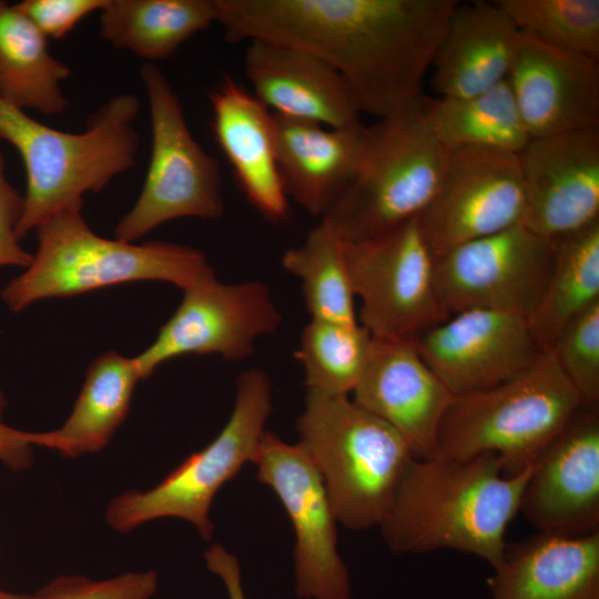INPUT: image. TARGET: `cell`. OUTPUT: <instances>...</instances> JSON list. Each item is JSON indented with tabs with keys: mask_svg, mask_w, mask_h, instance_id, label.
<instances>
[{
	"mask_svg": "<svg viewBox=\"0 0 599 599\" xmlns=\"http://www.w3.org/2000/svg\"><path fill=\"white\" fill-rule=\"evenodd\" d=\"M229 42L266 40L335 69L361 113L388 118L422 98L455 0H216Z\"/></svg>",
	"mask_w": 599,
	"mask_h": 599,
	"instance_id": "cell-1",
	"label": "cell"
},
{
	"mask_svg": "<svg viewBox=\"0 0 599 599\" xmlns=\"http://www.w3.org/2000/svg\"><path fill=\"white\" fill-rule=\"evenodd\" d=\"M531 466L509 475L495 454L414 458L379 525L385 542L395 554L454 550L494 568Z\"/></svg>",
	"mask_w": 599,
	"mask_h": 599,
	"instance_id": "cell-2",
	"label": "cell"
},
{
	"mask_svg": "<svg viewBox=\"0 0 599 599\" xmlns=\"http://www.w3.org/2000/svg\"><path fill=\"white\" fill-rule=\"evenodd\" d=\"M140 109L135 94H118L93 114L85 131L70 133L0 98V138L17 149L27 176L19 240L54 214L83 206L85 193L100 192L134 165L140 144L134 120Z\"/></svg>",
	"mask_w": 599,
	"mask_h": 599,
	"instance_id": "cell-3",
	"label": "cell"
},
{
	"mask_svg": "<svg viewBox=\"0 0 599 599\" xmlns=\"http://www.w3.org/2000/svg\"><path fill=\"white\" fill-rule=\"evenodd\" d=\"M81 210H63L35 229L38 248L31 263L1 292L11 311L43 298L136 281L167 282L184 291L214 275L205 255L194 247L104 238L91 230Z\"/></svg>",
	"mask_w": 599,
	"mask_h": 599,
	"instance_id": "cell-4",
	"label": "cell"
},
{
	"mask_svg": "<svg viewBox=\"0 0 599 599\" xmlns=\"http://www.w3.org/2000/svg\"><path fill=\"white\" fill-rule=\"evenodd\" d=\"M296 428L337 521L354 530L379 526L415 458L406 440L348 396L315 392L306 393Z\"/></svg>",
	"mask_w": 599,
	"mask_h": 599,
	"instance_id": "cell-5",
	"label": "cell"
},
{
	"mask_svg": "<svg viewBox=\"0 0 599 599\" xmlns=\"http://www.w3.org/2000/svg\"><path fill=\"white\" fill-rule=\"evenodd\" d=\"M582 407L550 349L521 374L487 389L454 396L434 456L499 457L507 474L531 466Z\"/></svg>",
	"mask_w": 599,
	"mask_h": 599,
	"instance_id": "cell-6",
	"label": "cell"
},
{
	"mask_svg": "<svg viewBox=\"0 0 599 599\" xmlns=\"http://www.w3.org/2000/svg\"><path fill=\"white\" fill-rule=\"evenodd\" d=\"M447 154L420 98L372 126L354 181L321 220L341 240L354 242L417 219L438 187Z\"/></svg>",
	"mask_w": 599,
	"mask_h": 599,
	"instance_id": "cell-7",
	"label": "cell"
},
{
	"mask_svg": "<svg viewBox=\"0 0 599 599\" xmlns=\"http://www.w3.org/2000/svg\"><path fill=\"white\" fill-rule=\"evenodd\" d=\"M272 409L267 374L260 368L242 372L232 414L219 435L156 486L129 489L112 498L105 509L106 524L118 532H130L151 520L174 517L189 521L204 540H210L214 530L212 501L252 461Z\"/></svg>",
	"mask_w": 599,
	"mask_h": 599,
	"instance_id": "cell-8",
	"label": "cell"
},
{
	"mask_svg": "<svg viewBox=\"0 0 599 599\" xmlns=\"http://www.w3.org/2000/svg\"><path fill=\"white\" fill-rule=\"evenodd\" d=\"M140 77L149 99L152 150L141 193L114 229V238L129 243L175 219L215 220L224 213L220 164L191 134L167 78L150 62Z\"/></svg>",
	"mask_w": 599,
	"mask_h": 599,
	"instance_id": "cell-9",
	"label": "cell"
},
{
	"mask_svg": "<svg viewBox=\"0 0 599 599\" xmlns=\"http://www.w3.org/2000/svg\"><path fill=\"white\" fill-rule=\"evenodd\" d=\"M343 256L362 301L361 325L373 338L413 339L449 316L437 297L435 258L417 219L372 238L343 241Z\"/></svg>",
	"mask_w": 599,
	"mask_h": 599,
	"instance_id": "cell-10",
	"label": "cell"
},
{
	"mask_svg": "<svg viewBox=\"0 0 599 599\" xmlns=\"http://www.w3.org/2000/svg\"><path fill=\"white\" fill-rule=\"evenodd\" d=\"M552 262L550 240L520 223L437 258V297L448 315L487 309L528 321L544 294Z\"/></svg>",
	"mask_w": 599,
	"mask_h": 599,
	"instance_id": "cell-11",
	"label": "cell"
},
{
	"mask_svg": "<svg viewBox=\"0 0 599 599\" xmlns=\"http://www.w3.org/2000/svg\"><path fill=\"white\" fill-rule=\"evenodd\" d=\"M257 480L282 502L296 542L295 592L303 599H351L347 568L338 554L337 519L323 478L298 441L265 432L252 459Z\"/></svg>",
	"mask_w": 599,
	"mask_h": 599,
	"instance_id": "cell-12",
	"label": "cell"
},
{
	"mask_svg": "<svg viewBox=\"0 0 599 599\" xmlns=\"http://www.w3.org/2000/svg\"><path fill=\"white\" fill-rule=\"evenodd\" d=\"M282 315L258 281L224 284L215 274L184 290L181 304L154 342L133 357L141 379L163 363L187 354L221 355L238 362L256 341L277 331Z\"/></svg>",
	"mask_w": 599,
	"mask_h": 599,
	"instance_id": "cell-13",
	"label": "cell"
},
{
	"mask_svg": "<svg viewBox=\"0 0 599 599\" xmlns=\"http://www.w3.org/2000/svg\"><path fill=\"white\" fill-rule=\"evenodd\" d=\"M518 154L481 148L448 151L438 187L417 222L435 261L522 222Z\"/></svg>",
	"mask_w": 599,
	"mask_h": 599,
	"instance_id": "cell-14",
	"label": "cell"
},
{
	"mask_svg": "<svg viewBox=\"0 0 599 599\" xmlns=\"http://www.w3.org/2000/svg\"><path fill=\"white\" fill-rule=\"evenodd\" d=\"M412 341L454 396L509 380L546 351L527 319L487 309L451 314Z\"/></svg>",
	"mask_w": 599,
	"mask_h": 599,
	"instance_id": "cell-15",
	"label": "cell"
},
{
	"mask_svg": "<svg viewBox=\"0 0 599 599\" xmlns=\"http://www.w3.org/2000/svg\"><path fill=\"white\" fill-rule=\"evenodd\" d=\"M518 161L527 229L551 240L599 221V126L531 138Z\"/></svg>",
	"mask_w": 599,
	"mask_h": 599,
	"instance_id": "cell-16",
	"label": "cell"
},
{
	"mask_svg": "<svg viewBox=\"0 0 599 599\" xmlns=\"http://www.w3.org/2000/svg\"><path fill=\"white\" fill-rule=\"evenodd\" d=\"M519 512L542 532H599V408L581 407L534 461Z\"/></svg>",
	"mask_w": 599,
	"mask_h": 599,
	"instance_id": "cell-17",
	"label": "cell"
},
{
	"mask_svg": "<svg viewBox=\"0 0 599 599\" xmlns=\"http://www.w3.org/2000/svg\"><path fill=\"white\" fill-rule=\"evenodd\" d=\"M354 400L390 425L415 458L435 454L441 420L454 398L412 339L373 338Z\"/></svg>",
	"mask_w": 599,
	"mask_h": 599,
	"instance_id": "cell-18",
	"label": "cell"
},
{
	"mask_svg": "<svg viewBox=\"0 0 599 599\" xmlns=\"http://www.w3.org/2000/svg\"><path fill=\"white\" fill-rule=\"evenodd\" d=\"M531 138L599 126V63L520 33L507 77Z\"/></svg>",
	"mask_w": 599,
	"mask_h": 599,
	"instance_id": "cell-19",
	"label": "cell"
},
{
	"mask_svg": "<svg viewBox=\"0 0 599 599\" xmlns=\"http://www.w3.org/2000/svg\"><path fill=\"white\" fill-rule=\"evenodd\" d=\"M244 68L254 97L272 113L332 129L362 124L361 112L341 74L305 50L252 40Z\"/></svg>",
	"mask_w": 599,
	"mask_h": 599,
	"instance_id": "cell-20",
	"label": "cell"
},
{
	"mask_svg": "<svg viewBox=\"0 0 599 599\" xmlns=\"http://www.w3.org/2000/svg\"><path fill=\"white\" fill-rule=\"evenodd\" d=\"M272 114L285 194L322 219L354 181L369 144L372 126L332 129Z\"/></svg>",
	"mask_w": 599,
	"mask_h": 599,
	"instance_id": "cell-21",
	"label": "cell"
},
{
	"mask_svg": "<svg viewBox=\"0 0 599 599\" xmlns=\"http://www.w3.org/2000/svg\"><path fill=\"white\" fill-rule=\"evenodd\" d=\"M210 103L215 140L245 197L268 222L287 221L272 112L231 78L210 93Z\"/></svg>",
	"mask_w": 599,
	"mask_h": 599,
	"instance_id": "cell-22",
	"label": "cell"
},
{
	"mask_svg": "<svg viewBox=\"0 0 599 599\" xmlns=\"http://www.w3.org/2000/svg\"><path fill=\"white\" fill-rule=\"evenodd\" d=\"M491 599H599V532H542L506 545Z\"/></svg>",
	"mask_w": 599,
	"mask_h": 599,
	"instance_id": "cell-23",
	"label": "cell"
},
{
	"mask_svg": "<svg viewBox=\"0 0 599 599\" xmlns=\"http://www.w3.org/2000/svg\"><path fill=\"white\" fill-rule=\"evenodd\" d=\"M520 32L497 2L457 4L436 53L432 84L440 98L481 93L507 79Z\"/></svg>",
	"mask_w": 599,
	"mask_h": 599,
	"instance_id": "cell-24",
	"label": "cell"
},
{
	"mask_svg": "<svg viewBox=\"0 0 599 599\" xmlns=\"http://www.w3.org/2000/svg\"><path fill=\"white\" fill-rule=\"evenodd\" d=\"M140 379L133 357L114 351L101 354L90 364L64 424L50 432H28L30 444L70 458L100 451L124 422Z\"/></svg>",
	"mask_w": 599,
	"mask_h": 599,
	"instance_id": "cell-25",
	"label": "cell"
},
{
	"mask_svg": "<svg viewBox=\"0 0 599 599\" xmlns=\"http://www.w3.org/2000/svg\"><path fill=\"white\" fill-rule=\"evenodd\" d=\"M69 67L48 50L47 37L14 4L0 1V98L47 115L68 108L61 82Z\"/></svg>",
	"mask_w": 599,
	"mask_h": 599,
	"instance_id": "cell-26",
	"label": "cell"
},
{
	"mask_svg": "<svg viewBox=\"0 0 599 599\" xmlns=\"http://www.w3.org/2000/svg\"><path fill=\"white\" fill-rule=\"evenodd\" d=\"M100 12L101 37L150 63L217 22L216 0H108Z\"/></svg>",
	"mask_w": 599,
	"mask_h": 599,
	"instance_id": "cell-27",
	"label": "cell"
},
{
	"mask_svg": "<svg viewBox=\"0 0 599 599\" xmlns=\"http://www.w3.org/2000/svg\"><path fill=\"white\" fill-rule=\"evenodd\" d=\"M550 242L551 273L528 319L532 334L546 349L568 322L599 302V221Z\"/></svg>",
	"mask_w": 599,
	"mask_h": 599,
	"instance_id": "cell-28",
	"label": "cell"
},
{
	"mask_svg": "<svg viewBox=\"0 0 599 599\" xmlns=\"http://www.w3.org/2000/svg\"><path fill=\"white\" fill-rule=\"evenodd\" d=\"M425 113L448 151L481 148L518 154L530 140L507 79L470 97L425 102Z\"/></svg>",
	"mask_w": 599,
	"mask_h": 599,
	"instance_id": "cell-29",
	"label": "cell"
},
{
	"mask_svg": "<svg viewBox=\"0 0 599 599\" xmlns=\"http://www.w3.org/2000/svg\"><path fill=\"white\" fill-rule=\"evenodd\" d=\"M282 266L302 281L311 319L358 324L343 241L326 222L321 220L302 245L287 250L282 256Z\"/></svg>",
	"mask_w": 599,
	"mask_h": 599,
	"instance_id": "cell-30",
	"label": "cell"
},
{
	"mask_svg": "<svg viewBox=\"0 0 599 599\" xmlns=\"http://www.w3.org/2000/svg\"><path fill=\"white\" fill-rule=\"evenodd\" d=\"M372 344L361 324L311 319L294 354L304 368L306 392L348 396L365 370Z\"/></svg>",
	"mask_w": 599,
	"mask_h": 599,
	"instance_id": "cell-31",
	"label": "cell"
},
{
	"mask_svg": "<svg viewBox=\"0 0 599 599\" xmlns=\"http://www.w3.org/2000/svg\"><path fill=\"white\" fill-rule=\"evenodd\" d=\"M521 34L599 61L598 0H498Z\"/></svg>",
	"mask_w": 599,
	"mask_h": 599,
	"instance_id": "cell-32",
	"label": "cell"
},
{
	"mask_svg": "<svg viewBox=\"0 0 599 599\" xmlns=\"http://www.w3.org/2000/svg\"><path fill=\"white\" fill-rule=\"evenodd\" d=\"M549 349L582 406L599 408V302L568 322Z\"/></svg>",
	"mask_w": 599,
	"mask_h": 599,
	"instance_id": "cell-33",
	"label": "cell"
},
{
	"mask_svg": "<svg viewBox=\"0 0 599 599\" xmlns=\"http://www.w3.org/2000/svg\"><path fill=\"white\" fill-rule=\"evenodd\" d=\"M158 585L154 570L130 571L103 580L64 575L44 585L33 599H150Z\"/></svg>",
	"mask_w": 599,
	"mask_h": 599,
	"instance_id": "cell-34",
	"label": "cell"
},
{
	"mask_svg": "<svg viewBox=\"0 0 599 599\" xmlns=\"http://www.w3.org/2000/svg\"><path fill=\"white\" fill-rule=\"evenodd\" d=\"M108 0H23L14 4L48 38L60 39Z\"/></svg>",
	"mask_w": 599,
	"mask_h": 599,
	"instance_id": "cell-35",
	"label": "cell"
},
{
	"mask_svg": "<svg viewBox=\"0 0 599 599\" xmlns=\"http://www.w3.org/2000/svg\"><path fill=\"white\" fill-rule=\"evenodd\" d=\"M21 211L22 197L7 179L0 150V266L28 267L31 263L32 254L21 247L17 236Z\"/></svg>",
	"mask_w": 599,
	"mask_h": 599,
	"instance_id": "cell-36",
	"label": "cell"
},
{
	"mask_svg": "<svg viewBox=\"0 0 599 599\" xmlns=\"http://www.w3.org/2000/svg\"><path fill=\"white\" fill-rule=\"evenodd\" d=\"M6 399L0 388V461L12 470H26L32 466V445L28 432L12 428L3 423Z\"/></svg>",
	"mask_w": 599,
	"mask_h": 599,
	"instance_id": "cell-37",
	"label": "cell"
},
{
	"mask_svg": "<svg viewBox=\"0 0 599 599\" xmlns=\"http://www.w3.org/2000/svg\"><path fill=\"white\" fill-rule=\"evenodd\" d=\"M204 560L207 569L222 579L229 599H245L240 562L236 556L222 545L214 544L204 551Z\"/></svg>",
	"mask_w": 599,
	"mask_h": 599,
	"instance_id": "cell-38",
	"label": "cell"
},
{
	"mask_svg": "<svg viewBox=\"0 0 599 599\" xmlns=\"http://www.w3.org/2000/svg\"><path fill=\"white\" fill-rule=\"evenodd\" d=\"M0 599H33V595L11 593L0 590Z\"/></svg>",
	"mask_w": 599,
	"mask_h": 599,
	"instance_id": "cell-39",
	"label": "cell"
}]
</instances>
